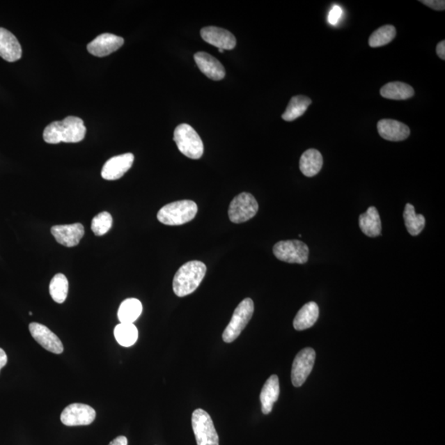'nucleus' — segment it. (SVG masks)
<instances>
[{"label": "nucleus", "mask_w": 445, "mask_h": 445, "mask_svg": "<svg viewBox=\"0 0 445 445\" xmlns=\"http://www.w3.org/2000/svg\"><path fill=\"white\" fill-rule=\"evenodd\" d=\"M86 134L84 120L76 116H68L61 121H54L44 130L43 139L47 143H79Z\"/></svg>", "instance_id": "1"}, {"label": "nucleus", "mask_w": 445, "mask_h": 445, "mask_svg": "<svg viewBox=\"0 0 445 445\" xmlns=\"http://www.w3.org/2000/svg\"><path fill=\"white\" fill-rule=\"evenodd\" d=\"M206 274L205 264L200 260H192L180 267L173 282L175 295L184 297L191 295L201 285Z\"/></svg>", "instance_id": "2"}, {"label": "nucleus", "mask_w": 445, "mask_h": 445, "mask_svg": "<svg viewBox=\"0 0 445 445\" xmlns=\"http://www.w3.org/2000/svg\"><path fill=\"white\" fill-rule=\"evenodd\" d=\"M198 208L196 202L184 200L166 205L159 211L157 218L166 226H182L196 217Z\"/></svg>", "instance_id": "3"}, {"label": "nucleus", "mask_w": 445, "mask_h": 445, "mask_svg": "<svg viewBox=\"0 0 445 445\" xmlns=\"http://www.w3.org/2000/svg\"><path fill=\"white\" fill-rule=\"evenodd\" d=\"M173 139L180 152L187 158L199 159L203 155V142L190 125H179L174 130Z\"/></svg>", "instance_id": "4"}, {"label": "nucleus", "mask_w": 445, "mask_h": 445, "mask_svg": "<svg viewBox=\"0 0 445 445\" xmlns=\"http://www.w3.org/2000/svg\"><path fill=\"white\" fill-rule=\"evenodd\" d=\"M253 313L254 303L251 299L247 298L237 305L231 322L224 331L222 337L224 343H231L240 336L253 317Z\"/></svg>", "instance_id": "5"}, {"label": "nucleus", "mask_w": 445, "mask_h": 445, "mask_svg": "<svg viewBox=\"0 0 445 445\" xmlns=\"http://www.w3.org/2000/svg\"><path fill=\"white\" fill-rule=\"evenodd\" d=\"M192 425L197 445H219V435L212 419L203 409L192 413Z\"/></svg>", "instance_id": "6"}, {"label": "nucleus", "mask_w": 445, "mask_h": 445, "mask_svg": "<svg viewBox=\"0 0 445 445\" xmlns=\"http://www.w3.org/2000/svg\"><path fill=\"white\" fill-rule=\"evenodd\" d=\"M258 203L250 193L242 192L231 201L228 208V217L231 222L241 224L253 219L258 211Z\"/></svg>", "instance_id": "7"}, {"label": "nucleus", "mask_w": 445, "mask_h": 445, "mask_svg": "<svg viewBox=\"0 0 445 445\" xmlns=\"http://www.w3.org/2000/svg\"><path fill=\"white\" fill-rule=\"evenodd\" d=\"M273 253L282 262L305 264L309 260V249L304 242L286 240L278 242L273 247Z\"/></svg>", "instance_id": "8"}, {"label": "nucleus", "mask_w": 445, "mask_h": 445, "mask_svg": "<svg viewBox=\"0 0 445 445\" xmlns=\"http://www.w3.org/2000/svg\"><path fill=\"white\" fill-rule=\"evenodd\" d=\"M316 353L313 348H304L295 358L291 370L292 384L296 388L302 386L312 372Z\"/></svg>", "instance_id": "9"}, {"label": "nucleus", "mask_w": 445, "mask_h": 445, "mask_svg": "<svg viewBox=\"0 0 445 445\" xmlns=\"http://www.w3.org/2000/svg\"><path fill=\"white\" fill-rule=\"evenodd\" d=\"M96 418V412L92 407L82 403H74L65 408L61 416L63 424L67 426H88Z\"/></svg>", "instance_id": "10"}, {"label": "nucleus", "mask_w": 445, "mask_h": 445, "mask_svg": "<svg viewBox=\"0 0 445 445\" xmlns=\"http://www.w3.org/2000/svg\"><path fill=\"white\" fill-rule=\"evenodd\" d=\"M29 331L35 341L48 352L57 354L64 352V346L59 337L46 326L38 322H31Z\"/></svg>", "instance_id": "11"}, {"label": "nucleus", "mask_w": 445, "mask_h": 445, "mask_svg": "<svg viewBox=\"0 0 445 445\" xmlns=\"http://www.w3.org/2000/svg\"><path fill=\"white\" fill-rule=\"evenodd\" d=\"M134 157L130 153L115 156L107 161L102 169V177L109 181L120 179L132 167Z\"/></svg>", "instance_id": "12"}, {"label": "nucleus", "mask_w": 445, "mask_h": 445, "mask_svg": "<svg viewBox=\"0 0 445 445\" xmlns=\"http://www.w3.org/2000/svg\"><path fill=\"white\" fill-rule=\"evenodd\" d=\"M123 45V38L111 33H103L90 42L87 49L93 56L104 57L118 51Z\"/></svg>", "instance_id": "13"}, {"label": "nucleus", "mask_w": 445, "mask_h": 445, "mask_svg": "<svg viewBox=\"0 0 445 445\" xmlns=\"http://www.w3.org/2000/svg\"><path fill=\"white\" fill-rule=\"evenodd\" d=\"M202 39L218 49H233L236 47L237 40L231 33L217 26H208L201 31Z\"/></svg>", "instance_id": "14"}, {"label": "nucleus", "mask_w": 445, "mask_h": 445, "mask_svg": "<svg viewBox=\"0 0 445 445\" xmlns=\"http://www.w3.org/2000/svg\"><path fill=\"white\" fill-rule=\"evenodd\" d=\"M52 233L60 244L73 247L79 244L84 235V228L82 224H65L52 228Z\"/></svg>", "instance_id": "15"}, {"label": "nucleus", "mask_w": 445, "mask_h": 445, "mask_svg": "<svg viewBox=\"0 0 445 445\" xmlns=\"http://www.w3.org/2000/svg\"><path fill=\"white\" fill-rule=\"evenodd\" d=\"M377 127L382 138L393 142L405 141L411 133L407 125L391 119L380 120Z\"/></svg>", "instance_id": "16"}, {"label": "nucleus", "mask_w": 445, "mask_h": 445, "mask_svg": "<svg viewBox=\"0 0 445 445\" xmlns=\"http://www.w3.org/2000/svg\"><path fill=\"white\" fill-rule=\"evenodd\" d=\"M194 59L200 70L210 79L219 81L226 76V70L217 58L206 52H197Z\"/></svg>", "instance_id": "17"}, {"label": "nucleus", "mask_w": 445, "mask_h": 445, "mask_svg": "<svg viewBox=\"0 0 445 445\" xmlns=\"http://www.w3.org/2000/svg\"><path fill=\"white\" fill-rule=\"evenodd\" d=\"M0 56L8 62L19 61L22 47L19 40L10 31L0 28Z\"/></svg>", "instance_id": "18"}, {"label": "nucleus", "mask_w": 445, "mask_h": 445, "mask_svg": "<svg viewBox=\"0 0 445 445\" xmlns=\"http://www.w3.org/2000/svg\"><path fill=\"white\" fill-rule=\"evenodd\" d=\"M279 395H280V384H279L278 376L274 375L269 377L260 392V399L263 414L268 415L272 412Z\"/></svg>", "instance_id": "19"}, {"label": "nucleus", "mask_w": 445, "mask_h": 445, "mask_svg": "<svg viewBox=\"0 0 445 445\" xmlns=\"http://www.w3.org/2000/svg\"><path fill=\"white\" fill-rule=\"evenodd\" d=\"M323 164L321 153L314 148L305 151L299 160V169L304 176L312 178L320 172Z\"/></svg>", "instance_id": "20"}, {"label": "nucleus", "mask_w": 445, "mask_h": 445, "mask_svg": "<svg viewBox=\"0 0 445 445\" xmlns=\"http://www.w3.org/2000/svg\"><path fill=\"white\" fill-rule=\"evenodd\" d=\"M359 226L361 231L368 237L380 236L382 224L379 212L374 206L368 208L366 213L359 215Z\"/></svg>", "instance_id": "21"}, {"label": "nucleus", "mask_w": 445, "mask_h": 445, "mask_svg": "<svg viewBox=\"0 0 445 445\" xmlns=\"http://www.w3.org/2000/svg\"><path fill=\"white\" fill-rule=\"evenodd\" d=\"M319 316L318 305L315 302H309L297 313L294 320V327L297 331L306 330L312 327Z\"/></svg>", "instance_id": "22"}, {"label": "nucleus", "mask_w": 445, "mask_h": 445, "mask_svg": "<svg viewBox=\"0 0 445 445\" xmlns=\"http://www.w3.org/2000/svg\"><path fill=\"white\" fill-rule=\"evenodd\" d=\"M414 89L405 83L391 82L380 89L381 96L392 100H406L414 96Z\"/></svg>", "instance_id": "23"}, {"label": "nucleus", "mask_w": 445, "mask_h": 445, "mask_svg": "<svg viewBox=\"0 0 445 445\" xmlns=\"http://www.w3.org/2000/svg\"><path fill=\"white\" fill-rule=\"evenodd\" d=\"M143 311L141 301L137 299H127L123 301L118 309V319L120 323L136 322Z\"/></svg>", "instance_id": "24"}, {"label": "nucleus", "mask_w": 445, "mask_h": 445, "mask_svg": "<svg viewBox=\"0 0 445 445\" xmlns=\"http://www.w3.org/2000/svg\"><path fill=\"white\" fill-rule=\"evenodd\" d=\"M311 103V99L306 96L298 95L292 97L286 111L282 115V119L286 121H293L300 118L307 111Z\"/></svg>", "instance_id": "25"}, {"label": "nucleus", "mask_w": 445, "mask_h": 445, "mask_svg": "<svg viewBox=\"0 0 445 445\" xmlns=\"http://www.w3.org/2000/svg\"><path fill=\"white\" fill-rule=\"evenodd\" d=\"M404 221L407 232L412 236L419 235L426 226V219L422 214L416 213L415 208L412 204H407L403 213Z\"/></svg>", "instance_id": "26"}, {"label": "nucleus", "mask_w": 445, "mask_h": 445, "mask_svg": "<svg viewBox=\"0 0 445 445\" xmlns=\"http://www.w3.org/2000/svg\"><path fill=\"white\" fill-rule=\"evenodd\" d=\"M114 335L120 345L130 348L138 340V329L133 323H120L115 327Z\"/></svg>", "instance_id": "27"}, {"label": "nucleus", "mask_w": 445, "mask_h": 445, "mask_svg": "<svg viewBox=\"0 0 445 445\" xmlns=\"http://www.w3.org/2000/svg\"><path fill=\"white\" fill-rule=\"evenodd\" d=\"M69 282L63 274H56L49 284V295L56 303L63 304L68 296Z\"/></svg>", "instance_id": "28"}, {"label": "nucleus", "mask_w": 445, "mask_h": 445, "mask_svg": "<svg viewBox=\"0 0 445 445\" xmlns=\"http://www.w3.org/2000/svg\"><path fill=\"white\" fill-rule=\"evenodd\" d=\"M397 31L393 25L381 26L372 33L368 39V45L371 47H380L388 45L395 38Z\"/></svg>", "instance_id": "29"}, {"label": "nucleus", "mask_w": 445, "mask_h": 445, "mask_svg": "<svg viewBox=\"0 0 445 445\" xmlns=\"http://www.w3.org/2000/svg\"><path fill=\"white\" fill-rule=\"evenodd\" d=\"M112 226L111 215L104 211L96 215L92 221V231L97 236H102L109 232Z\"/></svg>", "instance_id": "30"}, {"label": "nucleus", "mask_w": 445, "mask_h": 445, "mask_svg": "<svg viewBox=\"0 0 445 445\" xmlns=\"http://www.w3.org/2000/svg\"><path fill=\"white\" fill-rule=\"evenodd\" d=\"M343 15V10L338 6H334L332 7L329 15H328V22L331 25H336Z\"/></svg>", "instance_id": "31"}, {"label": "nucleus", "mask_w": 445, "mask_h": 445, "mask_svg": "<svg viewBox=\"0 0 445 445\" xmlns=\"http://www.w3.org/2000/svg\"><path fill=\"white\" fill-rule=\"evenodd\" d=\"M420 2L436 11H444L445 8V1L444 0H422Z\"/></svg>", "instance_id": "32"}, {"label": "nucleus", "mask_w": 445, "mask_h": 445, "mask_svg": "<svg viewBox=\"0 0 445 445\" xmlns=\"http://www.w3.org/2000/svg\"><path fill=\"white\" fill-rule=\"evenodd\" d=\"M436 52H437L438 56L440 59L445 60V40L440 42L437 47H436Z\"/></svg>", "instance_id": "33"}, {"label": "nucleus", "mask_w": 445, "mask_h": 445, "mask_svg": "<svg viewBox=\"0 0 445 445\" xmlns=\"http://www.w3.org/2000/svg\"><path fill=\"white\" fill-rule=\"evenodd\" d=\"M128 440L125 436H118V438L112 440V442L109 444V445H127Z\"/></svg>", "instance_id": "34"}, {"label": "nucleus", "mask_w": 445, "mask_h": 445, "mask_svg": "<svg viewBox=\"0 0 445 445\" xmlns=\"http://www.w3.org/2000/svg\"><path fill=\"white\" fill-rule=\"evenodd\" d=\"M8 362V357L6 352L1 348H0V370L6 366Z\"/></svg>", "instance_id": "35"}, {"label": "nucleus", "mask_w": 445, "mask_h": 445, "mask_svg": "<svg viewBox=\"0 0 445 445\" xmlns=\"http://www.w3.org/2000/svg\"><path fill=\"white\" fill-rule=\"evenodd\" d=\"M224 49H219V53H224Z\"/></svg>", "instance_id": "36"}]
</instances>
